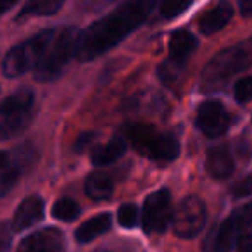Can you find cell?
<instances>
[{
    "instance_id": "cell-32",
    "label": "cell",
    "mask_w": 252,
    "mask_h": 252,
    "mask_svg": "<svg viewBox=\"0 0 252 252\" xmlns=\"http://www.w3.org/2000/svg\"><path fill=\"white\" fill-rule=\"evenodd\" d=\"M95 252H128V251H125V249H121V247H102Z\"/></svg>"
},
{
    "instance_id": "cell-13",
    "label": "cell",
    "mask_w": 252,
    "mask_h": 252,
    "mask_svg": "<svg viewBox=\"0 0 252 252\" xmlns=\"http://www.w3.org/2000/svg\"><path fill=\"white\" fill-rule=\"evenodd\" d=\"M144 156L156 162H171L180 156V144L171 133H158Z\"/></svg>"
},
{
    "instance_id": "cell-5",
    "label": "cell",
    "mask_w": 252,
    "mask_h": 252,
    "mask_svg": "<svg viewBox=\"0 0 252 252\" xmlns=\"http://www.w3.org/2000/svg\"><path fill=\"white\" fill-rule=\"evenodd\" d=\"M252 235V202L235 209L223 223L211 230L204 252H230L244 237Z\"/></svg>"
},
{
    "instance_id": "cell-29",
    "label": "cell",
    "mask_w": 252,
    "mask_h": 252,
    "mask_svg": "<svg viewBox=\"0 0 252 252\" xmlns=\"http://www.w3.org/2000/svg\"><path fill=\"white\" fill-rule=\"evenodd\" d=\"M237 252H252V237H244L237 244Z\"/></svg>"
},
{
    "instance_id": "cell-1",
    "label": "cell",
    "mask_w": 252,
    "mask_h": 252,
    "mask_svg": "<svg viewBox=\"0 0 252 252\" xmlns=\"http://www.w3.org/2000/svg\"><path fill=\"white\" fill-rule=\"evenodd\" d=\"M158 0H126L81 33L78 59L88 63L116 47L152 14Z\"/></svg>"
},
{
    "instance_id": "cell-3",
    "label": "cell",
    "mask_w": 252,
    "mask_h": 252,
    "mask_svg": "<svg viewBox=\"0 0 252 252\" xmlns=\"http://www.w3.org/2000/svg\"><path fill=\"white\" fill-rule=\"evenodd\" d=\"M81 33L76 26H64L61 32H57L52 45L49 47L45 57L40 61L35 67V78L38 81H52L61 76L66 64L78 56Z\"/></svg>"
},
{
    "instance_id": "cell-28",
    "label": "cell",
    "mask_w": 252,
    "mask_h": 252,
    "mask_svg": "<svg viewBox=\"0 0 252 252\" xmlns=\"http://www.w3.org/2000/svg\"><path fill=\"white\" fill-rule=\"evenodd\" d=\"M95 140V133H83L78 137V140L74 142V152H81L88 147V144Z\"/></svg>"
},
{
    "instance_id": "cell-23",
    "label": "cell",
    "mask_w": 252,
    "mask_h": 252,
    "mask_svg": "<svg viewBox=\"0 0 252 252\" xmlns=\"http://www.w3.org/2000/svg\"><path fill=\"white\" fill-rule=\"evenodd\" d=\"M118 221L123 228H135L138 223V207L135 204H123V206H119Z\"/></svg>"
},
{
    "instance_id": "cell-16",
    "label": "cell",
    "mask_w": 252,
    "mask_h": 252,
    "mask_svg": "<svg viewBox=\"0 0 252 252\" xmlns=\"http://www.w3.org/2000/svg\"><path fill=\"white\" fill-rule=\"evenodd\" d=\"M111 224H112L111 214L109 213L97 214V216L85 221L81 226H78L74 237H76V240L80 242V244H88V242H92L94 238L107 233V231L111 230Z\"/></svg>"
},
{
    "instance_id": "cell-17",
    "label": "cell",
    "mask_w": 252,
    "mask_h": 252,
    "mask_svg": "<svg viewBox=\"0 0 252 252\" xmlns=\"http://www.w3.org/2000/svg\"><path fill=\"white\" fill-rule=\"evenodd\" d=\"M126 152V140L123 137H116L111 142L95 147L92 151V164L94 166H109L112 162H116L118 159H121Z\"/></svg>"
},
{
    "instance_id": "cell-22",
    "label": "cell",
    "mask_w": 252,
    "mask_h": 252,
    "mask_svg": "<svg viewBox=\"0 0 252 252\" xmlns=\"http://www.w3.org/2000/svg\"><path fill=\"white\" fill-rule=\"evenodd\" d=\"M193 0H162L161 2V16L162 18H176L183 14L192 5Z\"/></svg>"
},
{
    "instance_id": "cell-2",
    "label": "cell",
    "mask_w": 252,
    "mask_h": 252,
    "mask_svg": "<svg viewBox=\"0 0 252 252\" xmlns=\"http://www.w3.org/2000/svg\"><path fill=\"white\" fill-rule=\"evenodd\" d=\"M252 61V42L235 45L216 54L207 63L200 78V87L204 92H220L237 73L249 67Z\"/></svg>"
},
{
    "instance_id": "cell-27",
    "label": "cell",
    "mask_w": 252,
    "mask_h": 252,
    "mask_svg": "<svg viewBox=\"0 0 252 252\" xmlns=\"http://www.w3.org/2000/svg\"><path fill=\"white\" fill-rule=\"evenodd\" d=\"M111 2H114V0H78V7L87 12H95L107 7Z\"/></svg>"
},
{
    "instance_id": "cell-21",
    "label": "cell",
    "mask_w": 252,
    "mask_h": 252,
    "mask_svg": "<svg viewBox=\"0 0 252 252\" xmlns=\"http://www.w3.org/2000/svg\"><path fill=\"white\" fill-rule=\"evenodd\" d=\"M80 213H81V209L76 200L67 199V197H63V199L56 200V204H54V207H52V216L59 221H66V223L74 221L80 216Z\"/></svg>"
},
{
    "instance_id": "cell-33",
    "label": "cell",
    "mask_w": 252,
    "mask_h": 252,
    "mask_svg": "<svg viewBox=\"0 0 252 252\" xmlns=\"http://www.w3.org/2000/svg\"><path fill=\"white\" fill-rule=\"evenodd\" d=\"M251 42H252V40H251Z\"/></svg>"
},
{
    "instance_id": "cell-10",
    "label": "cell",
    "mask_w": 252,
    "mask_h": 252,
    "mask_svg": "<svg viewBox=\"0 0 252 252\" xmlns=\"http://www.w3.org/2000/svg\"><path fill=\"white\" fill-rule=\"evenodd\" d=\"M16 252H66V238L57 228H43L23 238Z\"/></svg>"
},
{
    "instance_id": "cell-9",
    "label": "cell",
    "mask_w": 252,
    "mask_h": 252,
    "mask_svg": "<svg viewBox=\"0 0 252 252\" xmlns=\"http://www.w3.org/2000/svg\"><path fill=\"white\" fill-rule=\"evenodd\" d=\"M195 125L199 131H202L206 137L218 138L226 133L228 126H230V116L220 102L207 100L197 109Z\"/></svg>"
},
{
    "instance_id": "cell-15",
    "label": "cell",
    "mask_w": 252,
    "mask_h": 252,
    "mask_svg": "<svg viewBox=\"0 0 252 252\" xmlns=\"http://www.w3.org/2000/svg\"><path fill=\"white\" fill-rule=\"evenodd\" d=\"M197 38L187 30H178L169 38V59L185 64L187 59L195 52Z\"/></svg>"
},
{
    "instance_id": "cell-19",
    "label": "cell",
    "mask_w": 252,
    "mask_h": 252,
    "mask_svg": "<svg viewBox=\"0 0 252 252\" xmlns=\"http://www.w3.org/2000/svg\"><path fill=\"white\" fill-rule=\"evenodd\" d=\"M21 171V166L12 159L11 152H2V156H0V192H2V195H7L9 190L16 185Z\"/></svg>"
},
{
    "instance_id": "cell-25",
    "label": "cell",
    "mask_w": 252,
    "mask_h": 252,
    "mask_svg": "<svg viewBox=\"0 0 252 252\" xmlns=\"http://www.w3.org/2000/svg\"><path fill=\"white\" fill-rule=\"evenodd\" d=\"M183 66H185V64H180V63H175V61L168 59L159 67V76L164 81H175L176 78L180 76V73H182Z\"/></svg>"
},
{
    "instance_id": "cell-24",
    "label": "cell",
    "mask_w": 252,
    "mask_h": 252,
    "mask_svg": "<svg viewBox=\"0 0 252 252\" xmlns=\"http://www.w3.org/2000/svg\"><path fill=\"white\" fill-rule=\"evenodd\" d=\"M233 94L235 100L240 104H247L249 100H252V78H242L240 81H237Z\"/></svg>"
},
{
    "instance_id": "cell-26",
    "label": "cell",
    "mask_w": 252,
    "mask_h": 252,
    "mask_svg": "<svg viewBox=\"0 0 252 252\" xmlns=\"http://www.w3.org/2000/svg\"><path fill=\"white\" fill-rule=\"evenodd\" d=\"M231 193H233V197H237V199L251 195L252 193V173L245 176L244 180H240L238 183H235L233 189H231Z\"/></svg>"
},
{
    "instance_id": "cell-6",
    "label": "cell",
    "mask_w": 252,
    "mask_h": 252,
    "mask_svg": "<svg viewBox=\"0 0 252 252\" xmlns=\"http://www.w3.org/2000/svg\"><path fill=\"white\" fill-rule=\"evenodd\" d=\"M35 107V95L30 88H19L7 97L0 109V135L4 140L16 137L30 125Z\"/></svg>"
},
{
    "instance_id": "cell-20",
    "label": "cell",
    "mask_w": 252,
    "mask_h": 252,
    "mask_svg": "<svg viewBox=\"0 0 252 252\" xmlns=\"http://www.w3.org/2000/svg\"><path fill=\"white\" fill-rule=\"evenodd\" d=\"M66 0H28L19 16H50L56 14Z\"/></svg>"
},
{
    "instance_id": "cell-30",
    "label": "cell",
    "mask_w": 252,
    "mask_h": 252,
    "mask_svg": "<svg viewBox=\"0 0 252 252\" xmlns=\"http://www.w3.org/2000/svg\"><path fill=\"white\" fill-rule=\"evenodd\" d=\"M238 5H240V12L244 18H249V16H252V0H240L238 2Z\"/></svg>"
},
{
    "instance_id": "cell-4",
    "label": "cell",
    "mask_w": 252,
    "mask_h": 252,
    "mask_svg": "<svg viewBox=\"0 0 252 252\" xmlns=\"http://www.w3.org/2000/svg\"><path fill=\"white\" fill-rule=\"evenodd\" d=\"M57 32L54 28L43 30L38 35L32 36L26 42L16 45L11 49L4 57L2 71L7 78H18L25 74L26 71L35 69L40 64V61L45 57L49 47L52 45Z\"/></svg>"
},
{
    "instance_id": "cell-7",
    "label": "cell",
    "mask_w": 252,
    "mask_h": 252,
    "mask_svg": "<svg viewBox=\"0 0 252 252\" xmlns=\"http://www.w3.org/2000/svg\"><path fill=\"white\" fill-rule=\"evenodd\" d=\"M173 218H175V211H173L169 190L161 189L145 199L142 207V224L147 233L166 231L173 223Z\"/></svg>"
},
{
    "instance_id": "cell-31",
    "label": "cell",
    "mask_w": 252,
    "mask_h": 252,
    "mask_svg": "<svg viewBox=\"0 0 252 252\" xmlns=\"http://www.w3.org/2000/svg\"><path fill=\"white\" fill-rule=\"evenodd\" d=\"M19 0H0V9L2 12H7L11 7H14V4H18Z\"/></svg>"
},
{
    "instance_id": "cell-18",
    "label": "cell",
    "mask_w": 252,
    "mask_h": 252,
    "mask_svg": "<svg viewBox=\"0 0 252 252\" xmlns=\"http://www.w3.org/2000/svg\"><path fill=\"white\" fill-rule=\"evenodd\" d=\"M114 190V183L112 178L105 173H92L85 182V193L90 197L92 200H105L112 195Z\"/></svg>"
},
{
    "instance_id": "cell-12",
    "label": "cell",
    "mask_w": 252,
    "mask_h": 252,
    "mask_svg": "<svg viewBox=\"0 0 252 252\" xmlns=\"http://www.w3.org/2000/svg\"><path fill=\"white\" fill-rule=\"evenodd\" d=\"M206 168L207 173L214 180H226L233 175L235 171V161L231 151L228 145H216L211 147L206 158Z\"/></svg>"
},
{
    "instance_id": "cell-14",
    "label": "cell",
    "mask_w": 252,
    "mask_h": 252,
    "mask_svg": "<svg viewBox=\"0 0 252 252\" xmlns=\"http://www.w3.org/2000/svg\"><path fill=\"white\" fill-rule=\"evenodd\" d=\"M233 18V5L226 0L220 2L216 7H213L211 11H207L206 14L200 18L199 28L204 35H213V33L223 30L228 23Z\"/></svg>"
},
{
    "instance_id": "cell-8",
    "label": "cell",
    "mask_w": 252,
    "mask_h": 252,
    "mask_svg": "<svg viewBox=\"0 0 252 252\" xmlns=\"http://www.w3.org/2000/svg\"><path fill=\"white\" fill-rule=\"evenodd\" d=\"M206 224V206L195 195L185 197L180 202L173 218L175 233L182 238H193L202 231Z\"/></svg>"
},
{
    "instance_id": "cell-11",
    "label": "cell",
    "mask_w": 252,
    "mask_h": 252,
    "mask_svg": "<svg viewBox=\"0 0 252 252\" xmlns=\"http://www.w3.org/2000/svg\"><path fill=\"white\" fill-rule=\"evenodd\" d=\"M43 213H45V204L43 199L38 195L26 197L16 209V214L12 218V231H25L42 221Z\"/></svg>"
}]
</instances>
